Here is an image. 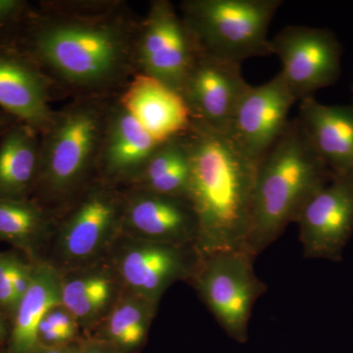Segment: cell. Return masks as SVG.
I'll use <instances>...</instances> for the list:
<instances>
[{"mask_svg": "<svg viewBox=\"0 0 353 353\" xmlns=\"http://www.w3.org/2000/svg\"><path fill=\"white\" fill-rule=\"evenodd\" d=\"M139 22L123 0H46L10 44L38 65L57 97L108 99L137 74Z\"/></svg>", "mask_w": 353, "mask_h": 353, "instance_id": "obj_1", "label": "cell"}, {"mask_svg": "<svg viewBox=\"0 0 353 353\" xmlns=\"http://www.w3.org/2000/svg\"><path fill=\"white\" fill-rule=\"evenodd\" d=\"M182 137L190 159L187 197L199 223L197 255L245 248L257 161L225 132L194 121Z\"/></svg>", "mask_w": 353, "mask_h": 353, "instance_id": "obj_2", "label": "cell"}, {"mask_svg": "<svg viewBox=\"0 0 353 353\" xmlns=\"http://www.w3.org/2000/svg\"><path fill=\"white\" fill-rule=\"evenodd\" d=\"M327 168L299 120L290 121L257 161L246 250L259 256L296 223L308 199L325 185Z\"/></svg>", "mask_w": 353, "mask_h": 353, "instance_id": "obj_3", "label": "cell"}, {"mask_svg": "<svg viewBox=\"0 0 353 353\" xmlns=\"http://www.w3.org/2000/svg\"><path fill=\"white\" fill-rule=\"evenodd\" d=\"M116 97L72 99L55 111L50 127L41 134L34 192L46 208L69 206L97 180L99 150Z\"/></svg>", "mask_w": 353, "mask_h": 353, "instance_id": "obj_4", "label": "cell"}, {"mask_svg": "<svg viewBox=\"0 0 353 353\" xmlns=\"http://www.w3.org/2000/svg\"><path fill=\"white\" fill-rule=\"evenodd\" d=\"M282 0H183L179 12L206 57L240 64L272 55L269 26Z\"/></svg>", "mask_w": 353, "mask_h": 353, "instance_id": "obj_5", "label": "cell"}, {"mask_svg": "<svg viewBox=\"0 0 353 353\" xmlns=\"http://www.w3.org/2000/svg\"><path fill=\"white\" fill-rule=\"evenodd\" d=\"M254 259L245 248L212 253L199 257L190 279L221 328L240 343L248 341L253 306L267 290Z\"/></svg>", "mask_w": 353, "mask_h": 353, "instance_id": "obj_6", "label": "cell"}, {"mask_svg": "<svg viewBox=\"0 0 353 353\" xmlns=\"http://www.w3.org/2000/svg\"><path fill=\"white\" fill-rule=\"evenodd\" d=\"M197 52L175 6L169 0H152L139 22L137 74L152 77L181 94Z\"/></svg>", "mask_w": 353, "mask_h": 353, "instance_id": "obj_7", "label": "cell"}, {"mask_svg": "<svg viewBox=\"0 0 353 353\" xmlns=\"http://www.w3.org/2000/svg\"><path fill=\"white\" fill-rule=\"evenodd\" d=\"M68 208L58 230L60 253L73 263L90 261L121 232L124 190L97 179Z\"/></svg>", "mask_w": 353, "mask_h": 353, "instance_id": "obj_8", "label": "cell"}, {"mask_svg": "<svg viewBox=\"0 0 353 353\" xmlns=\"http://www.w3.org/2000/svg\"><path fill=\"white\" fill-rule=\"evenodd\" d=\"M272 54L282 63L281 76L296 101L336 80L341 48L328 31L305 26H288L270 39Z\"/></svg>", "mask_w": 353, "mask_h": 353, "instance_id": "obj_9", "label": "cell"}, {"mask_svg": "<svg viewBox=\"0 0 353 353\" xmlns=\"http://www.w3.org/2000/svg\"><path fill=\"white\" fill-rule=\"evenodd\" d=\"M296 102L280 73L263 85H250L225 134L241 152L259 161L284 132Z\"/></svg>", "mask_w": 353, "mask_h": 353, "instance_id": "obj_10", "label": "cell"}, {"mask_svg": "<svg viewBox=\"0 0 353 353\" xmlns=\"http://www.w3.org/2000/svg\"><path fill=\"white\" fill-rule=\"evenodd\" d=\"M121 233L138 240L196 248L199 223L187 197L131 187L124 190Z\"/></svg>", "mask_w": 353, "mask_h": 353, "instance_id": "obj_11", "label": "cell"}, {"mask_svg": "<svg viewBox=\"0 0 353 353\" xmlns=\"http://www.w3.org/2000/svg\"><path fill=\"white\" fill-rule=\"evenodd\" d=\"M130 239L132 241L121 250L116 264L132 294L158 304L174 283L192 277L199 259L194 246Z\"/></svg>", "mask_w": 353, "mask_h": 353, "instance_id": "obj_12", "label": "cell"}, {"mask_svg": "<svg viewBox=\"0 0 353 353\" xmlns=\"http://www.w3.org/2000/svg\"><path fill=\"white\" fill-rule=\"evenodd\" d=\"M241 66L197 52L181 92L192 121L227 132L239 102L250 87Z\"/></svg>", "mask_w": 353, "mask_h": 353, "instance_id": "obj_13", "label": "cell"}, {"mask_svg": "<svg viewBox=\"0 0 353 353\" xmlns=\"http://www.w3.org/2000/svg\"><path fill=\"white\" fill-rule=\"evenodd\" d=\"M305 257L338 254L353 230V172L338 174L301 209L296 221Z\"/></svg>", "mask_w": 353, "mask_h": 353, "instance_id": "obj_14", "label": "cell"}, {"mask_svg": "<svg viewBox=\"0 0 353 353\" xmlns=\"http://www.w3.org/2000/svg\"><path fill=\"white\" fill-rule=\"evenodd\" d=\"M52 83L38 65L13 44H0V108L17 122L43 134L54 118Z\"/></svg>", "mask_w": 353, "mask_h": 353, "instance_id": "obj_15", "label": "cell"}, {"mask_svg": "<svg viewBox=\"0 0 353 353\" xmlns=\"http://www.w3.org/2000/svg\"><path fill=\"white\" fill-rule=\"evenodd\" d=\"M159 145L116 97L99 150L97 180L116 188L132 187Z\"/></svg>", "mask_w": 353, "mask_h": 353, "instance_id": "obj_16", "label": "cell"}, {"mask_svg": "<svg viewBox=\"0 0 353 353\" xmlns=\"http://www.w3.org/2000/svg\"><path fill=\"white\" fill-rule=\"evenodd\" d=\"M117 99L157 143L181 136L192 125L182 95L152 77L136 74Z\"/></svg>", "mask_w": 353, "mask_h": 353, "instance_id": "obj_17", "label": "cell"}, {"mask_svg": "<svg viewBox=\"0 0 353 353\" xmlns=\"http://www.w3.org/2000/svg\"><path fill=\"white\" fill-rule=\"evenodd\" d=\"M297 119L311 145L336 175L353 172V108L325 105L312 97L299 101Z\"/></svg>", "mask_w": 353, "mask_h": 353, "instance_id": "obj_18", "label": "cell"}, {"mask_svg": "<svg viewBox=\"0 0 353 353\" xmlns=\"http://www.w3.org/2000/svg\"><path fill=\"white\" fill-rule=\"evenodd\" d=\"M41 166V134L14 122L0 138V199H29Z\"/></svg>", "mask_w": 353, "mask_h": 353, "instance_id": "obj_19", "label": "cell"}, {"mask_svg": "<svg viewBox=\"0 0 353 353\" xmlns=\"http://www.w3.org/2000/svg\"><path fill=\"white\" fill-rule=\"evenodd\" d=\"M61 278L48 263L34 265L32 284L14 311L10 353H34L39 347V325L61 303Z\"/></svg>", "mask_w": 353, "mask_h": 353, "instance_id": "obj_20", "label": "cell"}, {"mask_svg": "<svg viewBox=\"0 0 353 353\" xmlns=\"http://www.w3.org/2000/svg\"><path fill=\"white\" fill-rule=\"evenodd\" d=\"M157 305L129 292L109 309L97 339L122 353L139 352L148 339Z\"/></svg>", "mask_w": 353, "mask_h": 353, "instance_id": "obj_21", "label": "cell"}, {"mask_svg": "<svg viewBox=\"0 0 353 353\" xmlns=\"http://www.w3.org/2000/svg\"><path fill=\"white\" fill-rule=\"evenodd\" d=\"M114 279L103 270H88L61 278V303L79 326H88L115 303Z\"/></svg>", "mask_w": 353, "mask_h": 353, "instance_id": "obj_22", "label": "cell"}, {"mask_svg": "<svg viewBox=\"0 0 353 353\" xmlns=\"http://www.w3.org/2000/svg\"><path fill=\"white\" fill-rule=\"evenodd\" d=\"M53 213L32 199H0V240L34 253L50 232Z\"/></svg>", "mask_w": 353, "mask_h": 353, "instance_id": "obj_23", "label": "cell"}, {"mask_svg": "<svg viewBox=\"0 0 353 353\" xmlns=\"http://www.w3.org/2000/svg\"><path fill=\"white\" fill-rule=\"evenodd\" d=\"M79 324L62 304L51 309L39 329V347H62L75 341Z\"/></svg>", "mask_w": 353, "mask_h": 353, "instance_id": "obj_24", "label": "cell"}, {"mask_svg": "<svg viewBox=\"0 0 353 353\" xmlns=\"http://www.w3.org/2000/svg\"><path fill=\"white\" fill-rule=\"evenodd\" d=\"M32 6L26 0H0V44L12 43Z\"/></svg>", "mask_w": 353, "mask_h": 353, "instance_id": "obj_25", "label": "cell"}, {"mask_svg": "<svg viewBox=\"0 0 353 353\" xmlns=\"http://www.w3.org/2000/svg\"><path fill=\"white\" fill-rule=\"evenodd\" d=\"M22 261L14 253H0V306L13 313L16 309L14 282Z\"/></svg>", "mask_w": 353, "mask_h": 353, "instance_id": "obj_26", "label": "cell"}, {"mask_svg": "<svg viewBox=\"0 0 353 353\" xmlns=\"http://www.w3.org/2000/svg\"><path fill=\"white\" fill-rule=\"evenodd\" d=\"M76 353H122L106 341L94 339L78 343Z\"/></svg>", "mask_w": 353, "mask_h": 353, "instance_id": "obj_27", "label": "cell"}, {"mask_svg": "<svg viewBox=\"0 0 353 353\" xmlns=\"http://www.w3.org/2000/svg\"><path fill=\"white\" fill-rule=\"evenodd\" d=\"M78 343L62 345V347H39L34 353H76Z\"/></svg>", "mask_w": 353, "mask_h": 353, "instance_id": "obj_28", "label": "cell"}, {"mask_svg": "<svg viewBox=\"0 0 353 353\" xmlns=\"http://www.w3.org/2000/svg\"><path fill=\"white\" fill-rule=\"evenodd\" d=\"M14 122H16V120H14L10 116L7 115V114L4 112L0 113V138H1L2 134L6 132V130L8 129Z\"/></svg>", "mask_w": 353, "mask_h": 353, "instance_id": "obj_29", "label": "cell"}, {"mask_svg": "<svg viewBox=\"0 0 353 353\" xmlns=\"http://www.w3.org/2000/svg\"><path fill=\"white\" fill-rule=\"evenodd\" d=\"M6 325H4L3 320H2L1 316H0V341L3 340L4 336H6Z\"/></svg>", "mask_w": 353, "mask_h": 353, "instance_id": "obj_30", "label": "cell"}]
</instances>
